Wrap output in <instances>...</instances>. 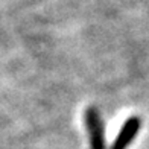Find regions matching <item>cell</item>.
I'll return each mask as SVG.
<instances>
[{
	"label": "cell",
	"instance_id": "cell-1",
	"mask_svg": "<svg viewBox=\"0 0 149 149\" xmlns=\"http://www.w3.org/2000/svg\"><path fill=\"white\" fill-rule=\"evenodd\" d=\"M85 125L88 130V139L91 149H104L105 135H104V122L100 119V113L96 107H88L84 113Z\"/></svg>",
	"mask_w": 149,
	"mask_h": 149
},
{
	"label": "cell",
	"instance_id": "cell-2",
	"mask_svg": "<svg viewBox=\"0 0 149 149\" xmlns=\"http://www.w3.org/2000/svg\"><path fill=\"white\" fill-rule=\"evenodd\" d=\"M141 128V120L139 116H131L125 120V123L122 125L120 131L117 134L116 140L111 146V149H126L131 145V141L137 137V134Z\"/></svg>",
	"mask_w": 149,
	"mask_h": 149
}]
</instances>
